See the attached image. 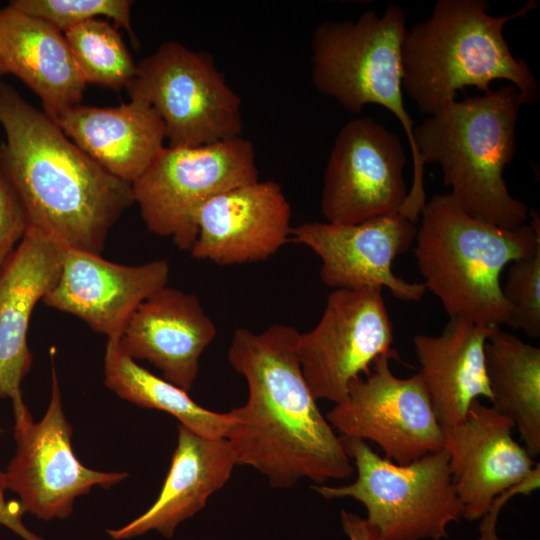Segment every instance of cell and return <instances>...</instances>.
I'll return each mask as SVG.
<instances>
[{
	"label": "cell",
	"instance_id": "1",
	"mask_svg": "<svg viewBox=\"0 0 540 540\" xmlns=\"http://www.w3.org/2000/svg\"><path fill=\"white\" fill-rule=\"evenodd\" d=\"M299 334L287 324L261 332L239 328L227 351L230 365L247 381L248 399L230 411L225 439L236 465L253 467L281 489L305 478L322 485L354 473L303 376Z\"/></svg>",
	"mask_w": 540,
	"mask_h": 540
},
{
	"label": "cell",
	"instance_id": "2",
	"mask_svg": "<svg viewBox=\"0 0 540 540\" xmlns=\"http://www.w3.org/2000/svg\"><path fill=\"white\" fill-rule=\"evenodd\" d=\"M1 146L29 228L58 244L99 254L108 232L134 204L130 184L78 148L44 112L0 81Z\"/></svg>",
	"mask_w": 540,
	"mask_h": 540
},
{
	"label": "cell",
	"instance_id": "3",
	"mask_svg": "<svg viewBox=\"0 0 540 540\" xmlns=\"http://www.w3.org/2000/svg\"><path fill=\"white\" fill-rule=\"evenodd\" d=\"M537 6L529 0L511 14L493 16L484 0H438L402 43L403 88L418 110L433 115L466 87L485 93L495 80L515 86L523 104L536 103L539 85L526 61L512 55L503 29Z\"/></svg>",
	"mask_w": 540,
	"mask_h": 540
},
{
	"label": "cell",
	"instance_id": "4",
	"mask_svg": "<svg viewBox=\"0 0 540 540\" xmlns=\"http://www.w3.org/2000/svg\"><path fill=\"white\" fill-rule=\"evenodd\" d=\"M414 254L424 286L441 301L450 318L486 327L509 323L513 307L500 276L514 260L540 249V221L502 228L463 211L448 194H435L421 210Z\"/></svg>",
	"mask_w": 540,
	"mask_h": 540
},
{
	"label": "cell",
	"instance_id": "5",
	"mask_svg": "<svg viewBox=\"0 0 540 540\" xmlns=\"http://www.w3.org/2000/svg\"><path fill=\"white\" fill-rule=\"evenodd\" d=\"M523 105L517 88L501 86L453 101L413 129L420 162L439 164L458 206L484 222L513 229L528 208L508 191L505 168L516 151L515 128Z\"/></svg>",
	"mask_w": 540,
	"mask_h": 540
},
{
	"label": "cell",
	"instance_id": "6",
	"mask_svg": "<svg viewBox=\"0 0 540 540\" xmlns=\"http://www.w3.org/2000/svg\"><path fill=\"white\" fill-rule=\"evenodd\" d=\"M406 17L397 4L382 15L365 11L357 20L325 21L311 43V76L316 89L345 109L359 113L378 104L393 113L409 142L413 178L400 214L416 223L426 203L424 167L415 148L413 120L403 102L402 43Z\"/></svg>",
	"mask_w": 540,
	"mask_h": 540
},
{
	"label": "cell",
	"instance_id": "7",
	"mask_svg": "<svg viewBox=\"0 0 540 540\" xmlns=\"http://www.w3.org/2000/svg\"><path fill=\"white\" fill-rule=\"evenodd\" d=\"M357 478L342 486L316 485L326 499L352 497L367 510L373 540H443L459 521L463 506L455 492L449 455L443 448L397 464L375 453L366 441L339 435Z\"/></svg>",
	"mask_w": 540,
	"mask_h": 540
},
{
	"label": "cell",
	"instance_id": "8",
	"mask_svg": "<svg viewBox=\"0 0 540 540\" xmlns=\"http://www.w3.org/2000/svg\"><path fill=\"white\" fill-rule=\"evenodd\" d=\"M258 180L254 147L238 136L164 147L131 187L147 229L190 251L200 208L218 194Z\"/></svg>",
	"mask_w": 540,
	"mask_h": 540
},
{
	"label": "cell",
	"instance_id": "9",
	"mask_svg": "<svg viewBox=\"0 0 540 540\" xmlns=\"http://www.w3.org/2000/svg\"><path fill=\"white\" fill-rule=\"evenodd\" d=\"M126 89L157 112L170 147L207 145L242 131L241 99L213 58L180 42H164L140 61Z\"/></svg>",
	"mask_w": 540,
	"mask_h": 540
},
{
	"label": "cell",
	"instance_id": "10",
	"mask_svg": "<svg viewBox=\"0 0 540 540\" xmlns=\"http://www.w3.org/2000/svg\"><path fill=\"white\" fill-rule=\"evenodd\" d=\"M391 358L399 357L378 356L325 417L341 436L372 441L386 459L404 465L443 449L444 434L420 374L395 376Z\"/></svg>",
	"mask_w": 540,
	"mask_h": 540
},
{
	"label": "cell",
	"instance_id": "11",
	"mask_svg": "<svg viewBox=\"0 0 540 540\" xmlns=\"http://www.w3.org/2000/svg\"><path fill=\"white\" fill-rule=\"evenodd\" d=\"M382 291L333 289L316 326L299 334L301 370L316 400H345L349 384L361 373L369 374L378 356L396 353Z\"/></svg>",
	"mask_w": 540,
	"mask_h": 540
},
{
	"label": "cell",
	"instance_id": "12",
	"mask_svg": "<svg viewBox=\"0 0 540 540\" xmlns=\"http://www.w3.org/2000/svg\"><path fill=\"white\" fill-rule=\"evenodd\" d=\"M50 359L52 382L47 410L38 422L31 417L15 423L16 452L5 472L7 488L19 496L24 513L45 521L67 518L77 497L88 494L94 486L111 488L129 475L89 469L77 459L52 349Z\"/></svg>",
	"mask_w": 540,
	"mask_h": 540
},
{
	"label": "cell",
	"instance_id": "13",
	"mask_svg": "<svg viewBox=\"0 0 540 540\" xmlns=\"http://www.w3.org/2000/svg\"><path fill=\"white\" fill-rule=\"evenodd\" d=\"M406 153L398 136L371 117L347 122L324 173L321 211L328 223L356 224L399 213L408 190Z\"/></svg>",
	"mask_w": 540,
	"mask_h": 540
},
{
	"label": "cell",
	"instance_id": "14",
	"mask_svg": "<svg viewBox=\"0 0 540 540\" xmlns=\"http://www.w3.org/2000/svg\"><path fill=\"white\" fill-rule=\"evenodd\" d=\"M416 232L415 223L392 213L350 225L306 222L292 228L290 238L320 258V279L329 288L385 287L400 300L420 301L424 284L407 282L392 269Z\"/></svg>",
	"mask_w": 540,
	"mask_h": 540
},
{
	"label": "cell",
	"instance_id": "15",
	"mask_svg": "<svg viewBox=\"0 0 540 540\" xmlns=\"http://www.w3.org/2000/svg\"><path fill=\"white\" fill-rule=\"evenodd\" d=\"M169 272L165 259L128 266L62 245L58 281L42 301L80 318L108 339H119L136 308L167 285Z\"/></svg>",
	"mask_w": 540,
	"mask_h": 540
},
{
	"label": "cell",
	"instance_id": "16",
	"mask_svg": "<svg viewBox=\"0 0 540 540\" xmlns=\"http://www.w3.org/2000/svg\"><path fill=\"white\" fill-rule=\"evenodd\" d=\"M514 423L474 400L465 419L442 427L455 492L468 521L482 518L492 501L522 483L537 463L512 436Z\"/></svg>",
	"mask_w": 540,
	"mask_h": 540
},
{
	"label": "cell",
	"instance_id": "17",
	"mask_svg": "<svg viewBox=\"0 0 540 540\" xmlns=\"http://www.w3.org/2000/svg\"><path fill=\"white\" fill-rule=\"evenodd\" d=\"M290 219V204L275 181L233 188L200 208L190 253L223 266L266 261L290 239Z\"/></svg>",
	"mask_w": 540,
	"mask_h": 540
},
{
	"label": "cell",
	"instance_id": "18",
	"mask_svg": "<svg viewBox=\"0 0 540 540\" xmlns=\"http://www.w3.org/2000/svg\"><path fill=\"white\" fill-rule=\"evenodd\" d=\"M61 264L62 245L28 228L0 273V399L12 401L14 419L30 414L21 391L32 365L30 318L57 283Z\"/></svg>",
	"mask_w": 540,
	"mask_h": 540
},
{
	"label": "cell",
	"instance_id": "19",
	"mask_svg": "<svg viewBox=\"0 0 540 540\" xmlns=\"http://www.w3.org/2000/svg\"><path fill=\"white\" fill-rule=\"evenodd\" d=\"M216 335L200 299L166 285L136 308L118 343L129 357L152 363L165 380L188 392Z\"/></svg>",
	"mask_w": 540,
	"mask_h": 540
},
{
	"label": "cell",
	"instance_id": "20",
	"mask_svg": "<svg viewBox=\"0 0 540 540\" xmlns=\"http://www.w3.org/2000/svg\"><path fill=\"white\" fill-rule=\"evenodd\" d=\"M5 74L37 94L55 123L79 105L86 87L64 34L10 4L0 9V76Z\"/></svg>",
	"mask_w": 540,
	"mask_h": 540
},
{
	"label": "cell",
	"instance_id": "21",
	"mask_svg": "<svg viewBox=\"0 0 540 540\" xmlns=\"http://www.w3.org/2000/svg\"><path fill=\"white\" fill-rule=\"evenodd\" d=\"M84 153L132 185L164 148V123L148 103L130 99L116 107L76 105L56 122Z\"/></svg>",
	"mask_w": 540,
	"mask_h": 540
},
{
	"label": "cell",
	"instance_id": "22",
	"mask_svg": "<svg viewBox=\"0 0 540 540\" xmlns=\"http://www.w3.org/2000/svg\"><path fill=\"white\" fill-rule=\"evenodd\" d=\"M235 460L225 438H207L178 425L171 465L152 506L142 515L107 533L124 540L157 530L172 537L179 523L192 517L230 479Z\"/></svg>",
	"mask_w": 540,
	"mask_h": 540
},
{
	"label": "cell",
	"instance_id": "23",
	"mask_svg": "<svg viewBox=\"0 0 540 540\" xmlns=\"http://www.w3.org/2000/svg\"><path fill=\"white\" fill-rule=\"evenodd\" d=\"M492 329L454 317L437 336H414L418 373L442 427L462 422L474 400L492 401L485 369V345Z\"/></svg>",
	"mask_w": 540,
	"mask_h": 540
},
{
	"label": "cell",
	"instance_id": "24",
	"mask_svg": "<svg viewBox=\"0 0 540 540\" xmlns=\"http://www.w3.org/2000/svg\"><path fill=\"white\" fill-rule=\"evenodd\" d=\"M492 407L517 427L531 457L540 453V348L493 327L485 345Z\"/></svg>",
	"mask_w": 540,
	"mask_h": 540
},
{
	"label": "cell",
	"instance_id": "25",
	"mask_svg": "<svg viewBox=\"0 0 540 540\" xmlns=\"http://www.w3.org/2000/svg\"><path fill=\"white\" fill-rule=\"evenodd\" d=\"M104 383L120 398L137 406L167 412L195 433L226 438L233 423L230 412L218 413L197 404L187 391L140 366L108 339L104 355Z\"/></svg>",
	"mask_w": 540,
	"mask_h": 540
},
{
	"label": "cell",
	"instance_id": "26",
	"mask_svg": "<svg viewBox=\"0 0 540 540\" xmlns=\"http://www.w3.org/2000/svg\"><path fill=\"white\" fill-rule=\"evenodd\" d=\"M63 34L86 84L119 90L134 79L137 64L117 27L106 19L88 20Z\"/></svg>",
	"mask_w": 540,
	"mask_h": 540
},
{
	"label": "cell",
	"instance_id": "27",
	"mask_svg": "<svg viewBox=\"0 0 540 540\" xmlns=\"http://www.w3.org/2000/svg\"><path fill=\"white\" fill-rule=\"evenodd\" d=\"M17 10L37 17L64 33L68 29L100 18L114 20L135 41L131 25L130 0H13L9 3Z\"/></svg>",
	"mask_w": 540,
	"mask_h": 540
},
{
	"label": "cell",
	"instance_id": "28",
	"mask_svg": "<svg viewBox=\"0 0 540 540\" xmlns=\"http://www.w3.org/2000/svg\"><path fill=\"white\" fill-rule=\"evenodd\" d=\"M506 300L513 307L508 323L532 338L540 336V249L531 257L509 264L507 279L502 286Z\"/></svg>",
	"mask_w": 540,
	"mask_h": 540
},
{
	"label": "cell",
	"instance_id": "29",
	"mask_svg": "<svg viewBox=\"0 0 540 540\" xmlns=\"http://www.w3.org/2000/svg\"><path fill=\"white\" fill-rule=\"evenodd\" d=\"M28 228L24 205L7 173L0 146V273Z\"/></svg>",
	"mask_w": 540,
	"mask_h": 540
},
{
	"label": "cell",
	"instance_id": "30",
	"mask_svg": "<svg viewBox=\"0 0 540 540\" xmlns=\"http://www.w3.org/2000/svg\"><path fill=\"white\" fill-rule=\"evenodd\" d=\"M539 483L540 464L537 463L532 473L522 483L507 489L492 501L486 514L482 517L483 520L479 527L480 537L478 540H500L496 534V520L502 506L514 494L522 493L529 495L539 488Z\"/></svg>",
	"mask_w": 540,
	"mask_h": 540
},
{
	"label": "cell",
	"instance_id": "31",
	"mask_svg": "<svg viewBox=\"0 0 540 540\" xmlns=\"http://www.w3.org/2000/svg\"><path fill=\"white\" fill-rule=\"evenodd\" d=\"M8 490L5 472L0 468V524L16 533L23 540H43L30 531L23 523L24 511L17 501H7L5 492Z\"/></svg>",
	"mask_w": 540,
	"mask_h": 540
},
{
	"label": "cell",
	"instance_id": "32",
	"mask_svg": "<svg viewBox=\"0 0 540 540\" xmlns=\"http://www.w3.org/2000/svg\"><path fill=\"white\" fill-rule=\"evenodd\" d=\"M341 521L350 540H373L371 529L365 519L342 510Z\"/></svg>",
	"mask_w": 540,
	"mask_h": 540
}]
</instances>
